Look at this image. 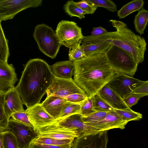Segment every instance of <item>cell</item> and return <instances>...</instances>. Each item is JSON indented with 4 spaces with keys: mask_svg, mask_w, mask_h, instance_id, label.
<instances>
[{
    "mask_svg": "<svg viewBox=\"0 0 148 148\" xmlns=\"http://www.w3.org/2000/svg\"><path fill=\"white\" fill-rule=\"evenodd\" d=\"M105 52L95 53L73 61L74 80L92 97L119 73L108 63Z\"/></svg>",
    "mask_w": 148,
    "mask_h": 148,
    "instance_id": "obj_1",
    "label": "cell"
},
{
    "mask_svg": "<svg viewBox=\"0 0 148 148\" xmlns=\"http://www.w3.org/2000/svg\"><path fill=\"white\" fill-rule=\"evenodd\" d=\"M54 77L50 66L41 59H31L24 65L16 87L27 108L40 103Z\"/></svg>",
    "mask_w": 148,
    "mask_h": 148,
    "instance_id": "obj_2",
    "label": "cell"
},
{
    "mask_svg": "<svg viewBox=\"0 0 148 148\" xmlns=\"http://www.w3.org/2000/svg\"><path fill=\"white\" fill-rule=\"evenodd\" d=\"M109 21L116 31L98 36H84L81 43L107 42L130 53L138 64L142 62L147 45L144 38L134 33L122 21L112 19Z\"/></svg>",
    "mask_w": 148,
    "mask_h": 148,
    "instance_id": "obj_3",
    "label": "cell"
},
{
    "mask_svg": "<svg viewBox=\"0 0 148 148\" xmlns=\"http://www.w3.org/2000/svg\"><path fill=\"white\" fill-rule=\"evenodd\" d=\"M105 54L108 63L115 71L119 73L134 76L138 64L130 53L111 45Z\"/></svg>",
    "mask_w": 148,
    "mask_h": 148,
    "instance_id": "obj_4",
    "label": "cell"
},
{
    "mask_svg": "<svg viewBox=\"0 0 148 148\" xmlns=\"http://www.w3.org/2000/svg\"><path fill=\"white\" fill-rule=\"evenodd\" d=\"M33 36L41 51L51 59L56 58L61 45L51 27L43 23L38 25Z\"/></svg>",
    "mask_w": 148,
    "mask_h": 148,
    "instance_id": "obj_5",
    "label": "cell"
},
{
    "mask_svg": "<svg viewBox=\"0 0 148 148\" xmlns=\"http://www.w3.org/2000/svg\"><path fill=\"white\" fill-rule=\"evenodd\" d=\"M55 33L61 45L71 48L81 43L84 37L81 28L73 21L62 20L58 24Z\"/></svg>",
    "mask_w": 148,
    "mask_h": 148,
    "instance_id": "obj_6",
    "label": "cell"
},
{
    "mask_svg": "<svg viewBox=\"0 0 148 148\" xmlns=\"http://www.w3.org/2000/svg\"><path fill=\"white\" fill-rule=\"evenodd\" d=\"M42 0H0V21L12 19L18 13L30 8L41 5Z\"/></svg>",
    "mask_w": 148,
    "mask_h": 148,
    "instance_id": "obj_7",
    "label": "cell"
},
{
    "mask_svg": "<svg viewBox=\"0 0 148 148\" xmlns=\"http://www.w3.org/2000/svg\"><path fill=\"white\" fill-rule=\"evenodd\" d=\"M7 130L15 136L19 148H29L30 143L38 137L33 126L19 123L12 118L9 120Z\"/></svg>",
    "mask_w": 148,
    "mask_h": 148,
    "instance_id": "obj_8",
    "label": "cell"
},
{
    "mask_svg": "<svg viewBox=\"0 0 148 148\" xmlns=\"http://www.w3.org/2000/svg\"><path fill=\"white\" fill-rule=\"evenodd\" d=\"M75 93L86 94L72 78L64 79L55 77L46 92L47 96H55L62 98Z\"/></svg>",
    "mask_w": 148,
    "mask_h": 148,
    "instance_id": "obj_9",
    "label": "cell"
},
{
    "mask_svg": "<svg viewBox=\"0 0 148 148\" xmlns=\"http://www.w3.org/2000/svg\"><path fill=\"white\" fill-rule=\"evenodd\" d=\"M72 148H107V131H98L76 138Z\"/></svg>",
    "mask_w": 148,
    "mask_h": 148,
    "instance_id": "obj_10",
    "label": "cell"
},
{
    "mask_svg": "<svg viewBox=\"0 0 148 148\" xmlns=\"http://www.w3.org/2000/svg\"><path fill=\"white\" fill-rule=\"evenodd\" d=\"M54 123L58 126L75 132L77 137L99 131L97 128L85 123L79 113L72 114Z\"/></svg>",
    "mask_w": 148,
    "mask_h": 148,
    "instance_id": "obj_11",
    "label": "cell"
},
{
    "mask_svg": "<svg viewBox=\"0 0 148 148\" xmlns=\"http://www.w3.org/2000/svg\"><path fill=\"white\" fill-rule=\"evenodd\" d=\"M143 81L127 75L119 73L107 84L123 99Z\"/></svg>",
    "mask_w": 148,
    "mask_h": 148,
    "instance_id": "obj_12",
    "label": "cell"
},
{
    "mask_svg": "<svg viewBox=\"0 0 148 148\" xmlns=\"http://www.w3.org/2000/svg\"><path fill=\"white\" fill-rule=\"evenodd\" d=\"M25 110L36 130L38 128L53 124L55 122L54 119L46 112L40 103L27 108Z\"/></svg>",
    "mask_w": 148,
    "mask_h": 148,
    "instance_id": "obj_13",
    "label": "cell"
},
{
    "mask_svg": "<svg viewBox=\"0 0 148 148\" xmlns=\"http://www.w3.org/2000/svg\"><path fill=\"white\" fill-rule=\"evenodd\" d=\"M38 137H45L58 139H74L77 137L75 132L59 127L53 123L36 130Z\"/></svg>",
    "mask_w": 148,
    "mask_h": 148,
    "instance_id": "obj_14",
    "label": "cell"
},
{
    "mask_svg": "<svg viewBox=\"0 0 148 148\" xmlns=\"http://www.w3.org/2000/svg\"><path fill=\"white\" fill-rule=\"evenodd\" d=\"M17 74L12 64L0 61V93L5 94L14 87Z\"/></svg>",
    "mask_w": 148,
    "mask_h": 148,
    "instance_id": "obj_15",
    "label": "cell"
},
{
    "mask_svg": "<svg viewBox=\"0 0 148 148\" xmlns=\"http://www.w3.org/2000/svg\"><path fill=\"white\" fill-rule=\"evenodd\" d=\"M23 104L16 87H14L4 94V108L9 120L13 113L25 111Z\"/></svg>",
    "mask_w": 148,
    "mask_h": 148,
    "instance_id": "obj_16",
    "label": "cell"
},
{
    "mask_svg": "<svg viewBox=\"0 0 148 148\" xmlns=\"http://www.w3.org/2000/svg\"><path fill=\"white\" fill-rule=\"evenodd\" d=\"M128 123L123 120L113 110L108 112L103 119L89 125L97 128L99 131H107L113 128L123 129Z\"/></svg>",
    "mask_w": 148,
    "mask_h": 148,
    "instance_id": "obj_17",
    "label": "cell"
},
{
    "mask_svg": "<svg viewBox=\"0 0 148 148\" xmlns=\"http://www.w3.org/2000/svg\"><path fill=\"white\" fill-rule=\"evenodd\" d=\"M98 93L113 109H125L129 108L120 95L107 84Z\"/></svg>",
    "mask_w": 148,
    "mask_h": 148,
    "instance_id": "obj_18",
    "label": "cell"
},
{
    "mask_svg": "<svg viewBox=\"0 0 148 148\" xmlns=\"http://www.w3.org/2000/svg\"><path fill=\"white\" fill-rule=\"evenodd\" d=\"M66 99L55 96H47L41 103L46 112L55 120L59 117Z\"/></svg>",
    "mask_w": 148,
    "mask_h": 148,
    "instance_id": "obj_19",
    "label": "cell"
},
{
    "mask_svg": "<svg viewBox=\"0 0 148 148\" xmlns=\"http://www.w3.org/2000/svg\"><path fill=\"white\" fill-rule=\"evenodd\" d=\"M50 67L55 77L69 79L73 75L75 65L73 61L69 60L56 62Z\"/></svg>",
    "mask_w": 148,
    "mask_h": 148,
    "instance_id": "obj_20",
    "label": "cell"
},
{
    "mask_svg": "<svg viewBox=\"0 0 148 148\" xmlns=\"http://www.w3.org/2000/svg\"><path fill=\"white\" fill-rule=\"evenodd\" d=\"M145 2L143 0H133L123 6L117 12V15L120 19L125 18L136 11L143 8Z\"/></svg>",
    "mask_w": 148,
    "mask_h": 148,
    "instance_id": "obj_21",
    "label": "cell"
},
{
    "mask_svg": "<svg viewBox=\"0 0 148 148\" xmlns=\"http://www.w3.org/2000/svg\"><path fill=\"white\" fill-rule=\"evenodd\" d=\"M111 44L105 42L82 44L81 47L86 57L95 53L105 52Z\"/></svg>",
    "mask_w": 148,
    "mask_h": 148,
    "instance_id": "obj_22",
    "label": "cell"
},
{
    "mask_svg": "<svg viewBox=\"0 0 148 148\" xmlns=\"http://www.w3.org/2000/svg\"><path fill=\"white\" fill-rule=\"evenodd\" d=\"M138 11L135 16L134 23L136 32L141 35L144 34L147 25L148 11L143 8Z\"/></svg>",
    "mask_w": 148,
    "mask_h": 148,
    "instance_id": "obj_23",
    "label": "cell"
},
{
    "mask_svg": "<svg viewBox=\"0 0 148 148\" xmlns=\"http://www.w3.org/2000/svg\"><path fill=\"white\" fill-rule=\"evenodd\" d=\"M74 140V139H60L49 137H38L34 140L31 142L52 145H72Z\"/></svg>",
    "mask_w": 148,
    "mask_h": 148,
    "instance_id": "obj_24",
    "label": "cell"
},
{
    "mask_svg": "<svg viewBox=\"0 0 148 148\" xmlns=\"http://www.w3.org/2000/svg\"><path fill=\"white\" fill-rule=\"evenodd\" d=\"M81 103L67 101L64 104L58 117L55 120V122L72 114H80Z\"/></svg>",
    "mask_w": 148,
    "mask_h": 148,
    "instance_id": "obj_25",
    "label": "cell"
},
{
    "mask_svg": "<svg viewBox=\"0 0 148 148\" xmlns=\"http://www.w3.org/2000/svg\"><path fill=\"white\" fill-rule=\"evenodd\" d=\"M65 12L71 17L75 16L82 19L87 13L79 8L73 0L69 1L64 5Z\"/></svg>",
    "mask_w": 148,
    "mask_h": 148,
    "instance_id": "obj_26",
    "label": "cell"
},
{
    "mask_svg": "<svg viewBox=\"0 0 148 148\" xmlns=\"http://www.w3.org/2000/svg\"><path fill=\"white\" fill-rule=\"evenodd\" d=\"M92 97L93 107L95 111L108 112L113 110V108L98 93Z\"/></svg>",
    "mask_w": 148,
    "mask_h": 148,
    "instance_id": "obj_27",
    "label": "cell"
},
{
    "mask_svg": "<svg viewBox=\"0 0 148 148\" xmlns=\"http://www.w3.org/2000/svg\"><path fill=\"white\" fill-rule=\"evenodd\" d=\"M0 21V61L8 62L10 55L8 41L6 39Z\"/></svg>",
    "mask_w": 148,
    "mask_h": 148,
    "instance_id": "obj_28",
    "label": "cell"
},
{
    "mask_svg": "<svg viewBox=\"0 0 148 148\" xmlns=\"http://www.w3.org/2000/svg\"><path fill=\"white\" fill-rule=\"evenodd\" d=\"M114 110L123 120L127 122L131 121L139 120L143 117L141 114L132 110L130 108L125 109H114Z\"/></svg>",
    "mask_w": 148,
    "mask_h": 148,
    "instance_id": "obj_29",
    "label": "cell"
},
{
    "mask_svg": "<svg viewBox=\"0 0 148 148\" xmlns=\"http://www.w3.org/2000/svg\"><path fill=\"white\" fill-rule=\"evenodd\" d=\"M92 6L96 7H101L106 9L112 12L117 11L116 4L111 0H86Z\"/></svg>",
    "mask_w": 148,
    "mask_h": 148,
    "instance_id": "obj_30",
    "label": "cell"
},
{
    "mask_svg": "<svg viewBox=\"0 0 148 148\" xmlns=\"http://www.w3.org/2000/svg\"><path fill=\"white\" fill-rule=\"evenodd\" d=\"M2 132L3 148H19L16 138L12 132L8 130Z\"/></svg>",
    "mask_w": 148,
    "mask_h": 148,
    "instance_id": "obj_31",
    "label": "cell"
},
{
    "mask_svg": "<svg viewBox=\"0 0 148 148\" xmlns=\"http://www.w3.org/2000/svg\"><path fill=\"white\" fill-rule=\"evenodd\" d=\"M108 112L96 111L87 115H82V117L84 122L89 125L103 119Z\"/></svg>",
    "mask_w": 148,
    "mask_h": 148,
    "instance_id": "obj_32",
    "label": "cell"
},
{
    "mask_svg": "<svg viewBox=\"0 0 148 148\" xmlns=\"http://www.w3.org/2000/svg\"><path fill=\"white\" fill-rule=\"evenodd\" d=\"M5 94L0 93V131L7 130L9 119L5 112L3 104Z\"/></svg>",
    "mask_w": 148,
    "mask_h": 148,
    "instance_id": "obj_33",
    "label": "cell"
},
{
    "mask_svg": "<svg viewBox=\"0 0 148 148\" xmlns=\"http://www.w3.org/2000/svg\"><path fill=\"white\" fill-rule=\"evenodd\" d=\"M81 43L75 45L69 49V57L70 60L74 61L86 57L81 47Z\"/></svg>",
    "mask_w": 148,
    "mask_h": 148,
    "instance_id": "obj_34",
    "label": "cell"
},
{
    "mask_svg": "<svg viewBox=\"0 0 148 148\" xmlns=\"http://www.w3.org/2000/svg\"><path fill=\"white\" fill-rule=\"evenodd\" d=\"M95 112L93 107L92 96L87 97L81 103L80 114L82 115H86Z\"/></svg>",
    "mask_w": 148,
    "mask_h": 148,
    "instance_id": "obj_35",
    "label": "cell"
},
{
    "mask_svg": "<svg viewBox=\"0 0 148 148\" xmlns=\"http://www.w3.org/2000/svg\"><path fill=\"white\" fill-rule=\"evenodd\" d=\"M11 117L12 119L17 122L33 126L25 110L24 111L16 112L13 113L11 115Z\"/></svg>",
    "mask_w": 148,
    "mask_h": 148,
    "instance_id": "obj_36",
    "label": "cell"
},
{
    "mask_svg": "<svg viewBox=\"0 0 148 148\" xmlns=\"http://www.w3.org/2000/svg\"><path fill=\"white\" fill-rule=\"evenodd\" d=\"M145 96L143 95L132 92L125 97L123 100L130 108L136 104L139 99Z\"/></svg>",
    "mask_w": 148,
    "mask_h": 148,
    "instance_id": "obj_37",
    "label": "cell"
},
{
    "mask_svg": "<svg viewBox=\"0 0 148 148\" xmlns=\"http://www.w3.org/2000/svg\"><path fill=\"white\" fill-rule=\"evenodd\" d=\"M75 3L79 8L86 12L87 14H93L97 8L90 4L86 0L75 2Z\"/></svg>",
    "mask_w": 148,
    "mask_h": 148,
    "instance_id": "obj_38",
    "label": "cell"
},
{
    "mask_svg": "<svg viewBox=\"0 0 148 148\" xmlns=\"http://www.w3.org/2000/svg\"><path fill=\"white\" fill-rule=\"evenodd\" d=\"M86 94L75 93L69 95L64 98L67 102L75 103H81L87 97Z\"/></svg>",
    "mask_w": 148,
    "mask_h": 148,
    "instance_id": "obj_39",
    "label": "cell"
},
{
    "mask_svg": "<svg viewBox=\"0 0 148 148\" xmlns=\"http://www.w3.org/2000/svg\"><path fill=\"white\" fill-rule=\"evenodd\" d=\"M132 92L143 95L145 96L148 95V81H143L141 83L133 89Z\"/></svg>",
    "mask_w": 148,
    "mask_h": 148,
    "instance_id": "obj_40",
    "label": "cell"
},
{
    "mask_svg": "<svg viewBox=\"0 0 148 148\" xmlns=\"http://www.w3.org/2000/svg\"><path fill=\"white\" fill-rule=\"evenodd\" d=\"M71 145L56 146L34 143L31 142L29 148H71Z\"/></svg>",
    "mask_w": 148,
    "mask_h": 148,
    "instance_id": "obj_41",
    "label": "cell"
},
{
    "mask_svg": "<svg viewBox=\"0 0 148 148\" xmlns=\"http://www.w3.org/2000/svg\"><path fill=\"white\" fill-rule=\"evenodd\" d=\"M107 32L106 29L101 27H93L92 29L91 35L95 37L98 36L102 35Z\"/></svg>",
    "mask_w": 148,
    "mask_h": 148,
    "instance_id": "obj_42",
    "label": "cell"
},
{
    "mask_svg": "<svg viewBox=\"0 0 148 148\" xmlns=\"http://www.w3.org/2000/svg\"><path fill=\"white\" fill-rule=\"evenodd\" d=\"M0 148H3V135L2 132L0 131Z\"/></svg>",
    "mask_w": 148,
    "mask_h": 148,
    "instance_id": "obj_43",
    "label": "cell"
}]
</instances>
